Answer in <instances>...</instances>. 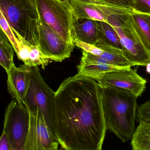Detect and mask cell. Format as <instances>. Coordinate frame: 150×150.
Instances as JSON below:
<instances>
[{"label":"cell","mask_w":150,"mask_h":150,"mask_svg":"<svg viewBox=\"0 0 150 150\" xmlns=\"http://www.w3.org/2000/svg\"><path fill=\"white\" fill-rule=\"evenodd\" d=\"M51 129L62 148L102 150L107 129L96 80L76 74L62 82L55 93Z\"/></svg>","instance_id":"obj_1"},{"label":"cell","mask_w":150,"mask_h":150,"mask_svg":"<svg viewBox=\"0 0 150 150\" xmlns=\"http://www.w3.org/2000/svg\"><path fill=\"white\" fill-rule=\"evenodd\" d=\"M137 98L122 89L102 88V105L107 129L124 142L132 140L136 130Z\"/></svg>","instance_id":"obj_2"},{"label":"cell","mask_w":150,"mask_h":150,"mask_svg":"<svg viewBox=\"0 0 150 150\" xmlns=\"http://www.w3.org/2000/svg\"><path fill=\"white\" fill-rule=\"evenodd\" d=\"M0 12L15 36H21L39 47L38 24L41 20L37 0H0Z\"/></svg>","instance_id":"obj_3"},{"label":"cell","mask_w":150,"mask_h":150,"mask_svg":"<svg viewBox=\"0 0 150 150\" xmlns=\"http://www.w3.org/2000/svg\"><path fill=\"white\" fill-rule=\"evenodd\" d=\"M41 20L63 40L73 41V16L71 8L59 0H37Z\"/></svg>","instance_id":"obj_4"},{"label":"cell","mask_w":150,"mask_h":150,"mask_svg":"<svg viewBox=\"0 0 150 150\" xmlns=\"http://www.w3.org/2000/svg\"><path fill=\"white\" fill-rule=\"evenodd\" d=\"M129 14L111 16L108 18V23L118 33L122 49L129 61L137 66L146 67L150 63V52L129 23Z\"/></svg>","instance_id":"obj_5"},{"label":"cell","mask_w":150,"mask_h":150,"mask_svg":"<svg viewBox=\"0 0 150 150\" xmlns=\"http://www.w3.org/2000/svg\"><path fill=\"white\" fill-rule=\"evenodd\" d=\"M55 93V92L43 79L38 67H32L30 83L23 103L30 112L39 110L44 115L50 129L53 114Z\"/></svg>","instance_id":"obj_6"},{"label":"cell","mask_w":150,"mask_h":150,"mask_svg":"<svg viewBox=\"0 0 150 150\" xmlns=\"http://www.w3.org/2000/svg\"><path fill=\"white\" fill-rule=\"evenodd\" d=\"M30 122V114L26 106L12 98L5 111L3 132L10 143L20 150H24Z\"/></svg>","instance_id":"obj_7"},{"label":"cell","mask_w":150,"mask_h":150,"mask_svg":"<svg viewBox=\"0 0 150 150\" xmlns=\"http://www.w3.org/2000/svg\"><path fill=\"white\" fill-rule=\"evenodd\" d=\"M101 88L114 87L127 91L136 98L141 96L146 88L147 81L131 67L104 73L93 78Z\"/></svg>","instance_id":"obj_8"},{"label":"cell","mask_w":150,"mask_h":150,"mask_svg":"<svg viewBox=\"0 0 150 150\" xmlns=\"http://www.w3.org/2000/svg\"><path fill=\"white\" fill-rule=\"evenodd\" d=\"M30 114V127L24 150H58L59 142L43 115L38 110Z\"/></svg>","instance_id":"obj_9"},{"label":"cell","mask_w":150,"mask_h":150,"mask_svg":"<svg viewBox=\"0 0 150 150\" xmlns=\"http://www.w3.org/2000/svg\"><path fill=\"white\" fill-rule=\"evenodd\" d=\"M38 43L41 51L55 62L69 58L75 47L60 38L41 19L38 24Z\"/></svg>","instance_id":"obj_10"},{"label":"cell","mask_w":150,"mask_h":150,"mask_svg":"<svg viewBox=\"0 0 150 150\" xmlns=\"http://www.w3.org/2000/svg\"><path fill=\"white\" fill-rule=\"evenodd\" d=\"M70 5L75 19L86 18L107 23L111 16L127 15L133 11L132 9L91 4L80 0H70Z\"/></svg>","instance_id":"obj_11"},{"label":"cell","mask_w":150,"mask_h":150,"mask_svg":"<svg viewBox=\"0 0 150 150\" xmlns=\"http://www.w3.org/2000/svg\"><path fill=\"white\" fill-rule=\"evenodd\" d=\"M31 70V68L24 64L18 67L14 64L7 73L8 91L19 103H24L30 83Z\"/></svg>","instance_id":"obj_12"},{"label":"cell","mask_w":150,"mask_h":150,"mask_svg":"<svg viewBox=\"0 0 150 150\" xmlns=\"http://www.w3.org/2000/svg\"><path fill=\"white\" fill-rule=\"evenodd\" d=\"M77 68L78 76L93 78L104 73L123 68L109 65L97 55L83 50L81 62Z\"/></svg>","instance_id":"obj_13"},{"label":"cell","mask_w":150,"mask_h":150,"mask_svg":"<svg viewBox=\"0 0 150 150\" xmlns=\"http://www.w3.org/2000/svg\"><path fill=\"white\" fill-rule=\"evenodd\" d=\"M73 37V41L76 39L95 46L98 40L96 21L86 18H74Z\"/></svg>","instance_id":"obj_14"},{"label":"cell","mask_w":150,"mask_h":150,"mask_svg":"<svg viewBox=\"0 0 150 150\" xmlns=\"http://www.w3.org/2000/svg\"><path fill=\"white\" fill-rule=\"evenodd\" d=\"M95 46L103 51V54L99 57L105 60L109 65L120 68L131 67L137 66L129 61L122 49L100 41H98Z\"/></svg>","instance_id":"obj_15"},{"label":"cell","mask_w":150,"mask_h":150,"mask_svg":"<svg viewBox=\"0 0 150 150\" xmlns=\"http://www.w3.org/2000/svg\"><path fill=\"white\" fill-rule=\"evenodd\" d=\"M128 19L145 47L150 52V15L133 11Z\"/></svg>","instance_id":"obj_16"},{"label":"cell","mask_w":150,"mask_h":150,"mask_svg":"<svg viewBox=\"0 0 150 150\" xmlns=\"http://www.w3.org/2000/svg\"><path fill=\"white\" fill-rule=\"evenodd\" d=\"M96 21L97 29L98 41L105 42L114 47L122 49L120 39L114 27L106 22Z\"/></svg>","instance_id":"obj_17"},{"label":"cell","mask_w":150,"mask_h":150,"mask_svg":"<svg viewBox=\"0 0 150 150\" xmlns=\"http://www.w3.org/2000/svg\"><path fill=\"white\" fill-rule=\"evenodd\" d=\"M131 144L133 150H150V121L139 122Z\"/></svg>","instance_id":"obj_18"},{"label":"cell","mask_w":150,"mask_h":150,"mask_svg":"<svg viewBox=\"0 0 150 150\" xmlns=\"http://www.w3.org/2000/svg\"><path fill=\"white\" fill-rule=\"evenodd\" d=\"M0 64L8 73L14 65V47L3 31L0 32Z\"/></svg>","instance_id":"obj_19"},{"label":"cell","mask_w":150,"mask_h":150,"mask_svg":"<svg viewBox=\"0 0 150 150\" xmlns=\"http://www.w3.org/2000/svg\"><path fill=\"white\" fill-rule=\"evenodd\" d=\"M51 60L41 50L39 47L31 45L29 53V67L41 66L45 69Z\"/></svg>","instance_id":"obj_20"},{"label":"cell","mask_w":150,"mask_h":150,"mask_svg":"<svg viewBox=\"0 0 150 150\" xmlns=\"http://www.w3.org/2000/svg\"><path fill=\"white\" fill-rule=\"evenodd\" d=\"M0 13H1L0 14L1 29L5 33L6 36L9 40L11 45L14 47V50H15L16 54L17 55L18 51H19L18 45V40L16 38L11 27L10 26L9 23H8L3 14L1 12H0Z\"/></svg>","instance_id":"obj_21"},{"label":"cell","mask_w":150,"mask_h":150,"mask_svg":"<svg viewBox=\"0 0 150 150\" xmlns=\"http://www.w3.org/2000/svg\"><path fill=\"white\" fill-rule=\"evenodd\" d=\"M136 121L139 122L150 121V100L137 107Z\"/></svg>","instance_id":"obj_22"},{"label":"cell","mask_w":150,"mask_h":150,"mask_svg":"<svg viewBox=\"0 0 150 150\" xmlns=\"http://www.w3.org/2000/svg\"><path fill=\"white\" fill-rule=\"evenodd\" d=\"M132 9L134 12L150 15V0H135Z\"/></svg>","instance_id":"obj_23"},{"label":"cell","mask_w":150,"mask_h":150,"mask_svg":"<svg viewBox=\"0 0 150 150\" xmlns=\"http://www.w3.org/2000/svg\"><path fill=\"white\" fill-rule=\"evenodd\" d=\"M74 44L75 46L82 48L83 50L92 54L99 56L103 54V50L97 47L96 46L83 43L76 39L74 40Z\"/></svg>","instance_id":"obj_24"},{"label":"cell","mask_w":150,"mask_h":150,"mask_svg":"<svg viewBox=\"0 0 150 150\" xmlns=\"http://www.w3.org/2000/svg\"><path fill=\"white\" fill-rule=\"evenodd\" d=\"M103 1L106 3L112 6L129 9H132L135 1V0H103Z\"/></svg>","instance_id":"obj_25"},{"label":"cell","mask_w":150,"mask_h":150,"mask_svg":"<svg viewBox=\"0 0 150 150\" xmlns=\"http://www.w3.org/2000/svg\"><path fill=\"white\" fill-rule=\"evenodd\" d=\"M0 150H20L10 142L6 135L3 132L0 139Z\"/></svg>","instance_id":"obj_26"},{"label":"cell","mask_w":150,"mask_h":150,"mask_svg":"<svg viewBox=\"0 0 150 150\" xmlns=\"http://www.w3.org/2000/svg\"><path fill=\"white\" fill-rule=\"evenodd\" d=\"M80 1H82L87 3L97 4V5H108V6H112V5H110V4L105 2L103 0H80Z\"/></svg>","instance_id":"obj_27"},{"label":"cell","mask_w":150,"mask_h":150,"mask_svg":"<svg viewBox=\"0 0 150 150\" xmlns=\"http://www.w3.org/2000/svg\"><path fill=\"white\" fill-rule=\"evenodd\" d=\"M59 1L62 2L63 3L66 4V5L68 6L69 7H70L71 8L70 5V0H59Z\"/></svg>","instance_id":"obj_28"},{"label":"cell","mask_w":150,"mask_h":150,"mask_svg":"<svg viewBox=\"0 0 150 150\" xmlns=\"http://www.w3.org/2000/svg\"><path fill=\"white\" fill-rule=\"evenodd\" d=\"M146 71L150 74V63L146 66Z\"/></svg>","instance_id":"obj_29"},{"label":"cell","mask_w":150,"mask_h":150,"mask_svg":"<svg viewBox=\"0 0 150 150\" xmlns=\"http://www.w3.org/2000/svg\"><path fill=\"white\" fill-rule=\"evenodd\" d=\"M57 150H69V149H64V148H62V147H61L60 149H58Z\"/></svg>","instance_id":"obj_30"}]
</instances>
